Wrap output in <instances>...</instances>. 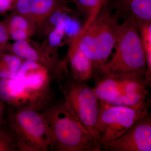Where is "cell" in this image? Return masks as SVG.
<instances>
[{
	"mask_svg": "<svg viewBox=\"0 0 151 151\" xmlns=\"http://www.w3.org/2000/svg\"><path fill=\"white\" fill-rule=\"evenodd\" d=\"M55 97L51 86H33L19 78H0V100L11 108L42 112L56 100Z\"/></svg>",
	"mask_w": 151,
	"mask_h": 151,
	"instance_id": "ba28073f",
	"label": "cell"
},
{
	"mask_svg": "<svg viewBox=\"0 0 151 151\" xmlns=\"http://www.w3.org/2000/svg\"><path fill=\"white\" fill-rule=\"evenodd\" d=\"M24 60L10 52H0V78H15Z\"/></svg>",
	"mask_w": 151,
	"mask_h": 151,
	"instance_id": "9a60e30c",
	"label": "cell"
},
{
	"mask_svg": "<svg viewBox=\"0 0 151 151\" xmlns=\"http://www.w3.org/2000/svg\"><path fill=\"white\" fill-rule=\"evenodd\" d=\"M4 21L10 40L13 42L31 39L37 28V25L32 20L14 11H11Z\"/></svg>",
	"mask_w": 151,
	"mask_h": 151,
	"instance_id": "4fadbf2b",
	"label": "cell"
},
{
	"mask_svg": "<svg viewBox=\"0 0 151 151\" xmlns=\"http://www.w3.org/2000/svg\"><path fill=\"white\" fill-rule=\"evenodd\" d=\"M18 0H0V15L13 10Z\"/></svg>",
	"mask_w": 151,
	"mask_h": 151,
	"instance_id": "ffe728a7",
	"label": "cell"
},
{
	"mask_svg": "<svg viewBox=\"0 0 151 151\" xmlns=\"http://www.w3.org/2000/svg\"><path fill=\"white\" fill-rule=\"evenodd\" d=\"M42 113L51 137L50 151H100L102 150L76 118L65 100H55Z\"/></svg>",
	"mask_w": 151,
	"mask_h": 151,
	"instance_id": "6da1fadb",
	"label": "cell"
},
{
	"mask_svg": "<svg viewBox=\"0 0 151 151\" xmlns=\"http://www.w3.org/2000/svg\"><path fill=\"white\" fill-rule=\"evenodd\" d=\"M105 150L110 151H151V113L112 142Z\"/></svg>",
	"mask_w": 151,
	"mask_h": 151,
	"instance_id": "30bf717a",
	"label": "cell"
},
{
	"mask_svg": "<svg viewBox=\"0 0 151 151\" xmlns=\"http://www.w3.org/2000/svg\"><path fill=\"white\" fill-rule=\"evenodd\" d=\"M0 151H19L15 140L4 122L0 126Z\"/></svg>",
	"mask_w": 151,
	"mask_h": 151,
	"instance_id": "ac0fdd59",
	"label": "cell"
},
{
	"mask_svg": "<svg viewBox=\"0 0 151 151\" xmlns=\"http://www.w3.org/2000/svg\"><path fill=\"white\" fill-rule=\"evenodd\" d=\"M115 46L116 51L112 59L101 67L97 74L134 75L145 79V53L137 26L131 17L119 25Z\"/></svg>",
	"mask_w": 151,
	"mask_h": 151,
	"instance_id": "7a4b0ae2",
	"label": "cell"
},
{
	"mask_svg": "<svg viewBox=\"0 0 151 151\" xmlns=\"http://www.w3.org/2000/svg\"><path fill=\"white\" fill-rule=\"evenodd\" d=\"M70 67V76L77 81L87 82L94 76L92 61L81 50L77 43L70 42L65 58Z\"/></svg>",
	"mask_w": 151,
	"mask_h": 151,
	"instance_id": "7c38bea8",
	"label": "cell"
},
{
	"mask_svg": "<svg viewBox=\"0 0 151 151\" xmlns=\"http://www.w3.org/2000/svg\"><path fill=\"white\" fill-rule=\"evenodd\" d=\"M6 52L22 58L37 63L48 70L52 80L58 84L68 74L65 59H60L58 53L49 50L42 42L32 40L14 42L10 43Z\"/></svg>",
	"mask_w": 151,
	"mask_h": 151,
	"instance_id": "9c48e42d",
	"label": "cell"
},
{
	"mask_svg": "<svg viewBox=\"0 0 151 151\" xmlns=\"http://www.w3.org/2000/svg\"></svg>",
	"mask_w": 151,
	"mask_h": 151,
	"instance_id": "603a6c76",
	"label": "cell"
},
{
	"mask_svg": "<svg viewBox=\"0 0 151 151\" xmlns=\"http://www.w3.org/2000/svg\"><path fill=\"white\" fill-rule=\"evenodd\" d=\"M126 10L136 24L151 22V0H131Z\"/></svg>",
	"mask_w": 151,
	"mask_h": 151,
	"instance_id": "2e32d148",
	"label": "cell"
},
{
	"mask_svg": "<svg viewBox=\"0 0 151 151\" xmlns=\"http://www.w3.org/2000/svg\"><path fill=\"white\" fill-rule=\"evenodd\" d=\"M6 106L4 123L13 136L19 151H50L51 137L42 112Z\"/></svg>",
	"mask_w": 151,
	"mask_h": 151,
	"instance_id": "3957f363",
	"label": "cell"
},
{
	"mask_svg": "<svg viewBox=\"0 0 151 151\" xmlns=\"http://www.w3.org/2000/svg\"><path fill=\"white\" fill-rule=\"evenodd\" d=\"M6 107L5 103L0 100V126L2 125L4 122Z\"/></svg>",
	"mask_w": 151,
	"mask_h": 151,
	"instance_id": "44dd1931",
	"label": "cell"
},
{
	"mask_svg": "<svg viewBox=\"0 0 151 151\" xmlns=\"http://www.w3.org/2000/svg\"><path fill=\"white\" fill-rule=\"evenodd\" d=\"M117 18L116 15L113 16L105 12L102 13L71 40L92 61L94 77L107 62L115 46L119 25Z\"/></svg>",
	"mask_w": 151,
	"mask_h": 151,
	"instance_id": "277c9868",
	"label": "cell"
},
{
	"mask_svg": "<svg viewBox=\"0 0 151 151\" xmlns=\"http://www.w3.org/2000/svg\"><path fill=\"white\" fill-rule=\"evenodd\" d=\"M140 29L143 48L145 53L146 74L145 80L149 87L151 84V24H137Z\"/></svg>",
	"mask_w": 151,
	"mask_h": 151,
	"instance_id": "e0dca14e",
	"label": "cell"
},
{
	"mask_svg": "<svg viewBox=\"0 0 151 151\" xmlns=\"http://www.w3.org/2000/svg\"><path fill=\"white\" fill-rule=\"evenodd\" d=\"M69 0H18L13 11L25 16L39 27L56 9L67 5Z\"/></svg>",
	"mask_w": 151,
	"mask_h": 151,
	"instance_id": "8fae6325",
	"label": "cell"
},
{
	"mask_svg": "<svg viewBox=\"0 0 151 151\" xmlns=\"http://www.w3.org/2000/svg\"><path fill=\"white\" fill-rule=\"evenodd\" d=\"M59 86L74 115L102 148L97 127L100 100L93 88L86 82L75 80L68 73Z\"/></svg>",
	"mask_w": 151,
	"mask_h": 151,
	"instance_id": "52a82bcc",
	"label": "cell"
},
{
	"mask_svg": "<svg viewBox=\"0 0 151 151\" xmlns=\"http://www.w3.org/2000/svg\"><path fill=\"white\" fill-rule=\"evenodd\" d=\"M10 39L4 20H0V52H6Z\"/></svg>",
	"mask_w": 151,
	"mask_h": 151,
	"instance_id": "d6986e66",
	"label": "cell"
},
{
	"mask_svg": "<svg viewBox=\"0 0 151 151\" xmlns=\"http://www.w3.org/2000/svg\"><path fill=\"white\" fill-rule=\"evenodd\" d=\"M93 89L99 99L108 104L135 107L149 99L145 78L136 76L100 73Z\"/></svg>",
	"mask_w": 151,
	"mask_h": 151,
	"instance_id": "5b68a950",
	"label": "cell"
},
{
	"mask_svg": "<svg viewBox=\"0 0 151 151\" xmlns=\"http://www.w3.org/2000/svg\"><path fill=\"white\" fill-rule=\"evenodd\" d=\"M100 100L97 129L102 149L132 129L150 114V99L135 106L108 104Z\"/></svg>",
	"mask_w": 151,
	"mask_h": 151,
	"instance_id": "8992f818",
	"label": "cell"
},
{
	"mask_svg": "<svg viewBox=\"0 0 151 151\" xmlns=\"http://www.w3.org/2000/svg\"><path fill=\"white\" fill-rule=\"evenodd\" d=\"M106 1V0H72L78 13L86 19V22L81 29L86 28L97 17Z\"/></svg>",
	"mask_w": 151,
	"mask_h": 151,
	"instance_id": "5bb4252c",
	"label": "cell"
},
{
	"mask_svg": "<svg viewBox=\"0 0 151 151\" xmlns=\"http://www.w3.org/2000/svg\"><path fill=\"white\" fill-rule=\"evenodd\" d=\"M131 1V0H119V5L122 7V9L126 10Z\"/></svg>",
	"mask_w": 151,
	"mask_h": 151,
	"instance_id": "7402d4cb",
	"label": "cell"
}]
</instances>
